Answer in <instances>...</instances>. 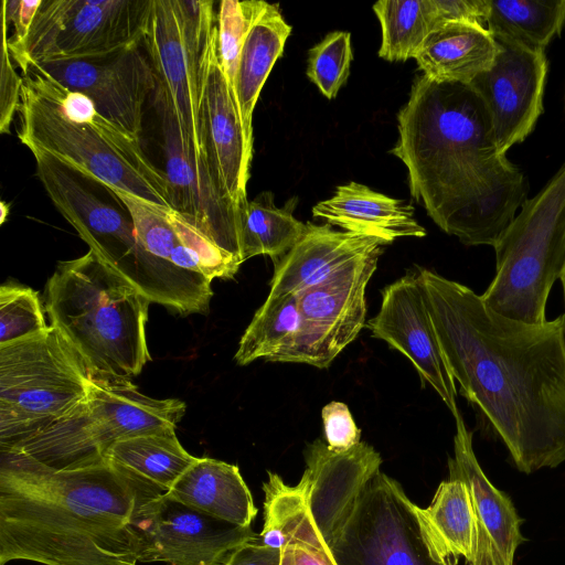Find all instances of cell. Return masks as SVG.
Returning a JSON list of instances; mask_svg holds the SVG:
<instances>
[{"label":"cell","instance_id":"cell-25","mask_svg":"<svg viewBox=\"0 0 565 565\" xmlns=\"http://www.w3.org/2000/svg\"><path fill=\"white\" fill-rule=\"evenodd\" d=\"M166 493L241 527H249L258 512L239 468L213 458H196Z\"/></svg>","mask_w":565,"mask_h":565},{"label":"cell","instance_id":"cell-7","mask_svg":"<svg viewBox=\"0 0 565 565\" xmlns=\"http://www.w3.org/2000/svg\"><path fill=\"white\" fill-rule=\"evenodd\" d=\"M184 402L141 393L131 380L92 379L88 393L68 413L9 449L53 469H74L105 460L119 440L175 429Z\"/></svg>","mask_w":565,"mask_h":565},{"label":"cell","instance_id":"cell-18","mask_svg":"<svg viewBox=\"0 0 565 565\" xmlns=\"http://www.w3.org/2000/svg\"><path fill=\"white\" fill-rule=\"evenodd\" d=\"M497 43L499 51L492 66L468 85L487 111L499 152L507 154L532 134L543 113L548 63L545 51Z\"/></svg>","mask_w":565,"mask_h":565},{"label":"cell","instance_id":"cell-6","mask_svg":"<svg viewBox=\"0 0 565 565\" xmlns=\"http://www.w3.org/2000/svg\"><path fill=\"white\" fill-rule=\"evenodd\" d=\"M36 175L57 211L106 265L151 302L180 313L204 312L213 296L212 280L180 270L148 253L124 210L103 201L81 174L40 151L32 152Z\"/></svg>","mask_w":565,"mask_h":565},{"label":"cell","instance_id":"cell-37","mask_svg":"<svg viewBox=\"0 0 565 565\" xmlns=\"http://www.w3.org/2000/svg\"><path fill=\"white\" fill-rule=\"evenodd\" d=\"M2 18V17H1ZM8 24L2 18V44L0 67V131L10 134V126L20 104L23 78L12 64L8 45Z\"/></svg>","mask_w":565,"mask_h":565},{"label":"cell","instance_id":"cell-35","mask_svg":"<svg viewBox=\"0 0 565 565\" xmlns=\"http://www.w3.org/2000/svg\"><path fill=\"white\" fill-rule=\"evenodd\" d=\"M47 328L35 290L14 284L0 287V345L36 335Z\"/></svg>","mask_w":565,"mask_h":565},{"label":"cell","instance_id":"cell-17","mask_svg":"<svg viewBox=\"0 0 565 565\" xmlns=\"http://www.w3.org/2000/svg\"><path fill=\"white\" fill-rule=\"evenodd\" d=\"M199 121L206 161L225 194L237 205L247 200L253 146L225 75L217 44V21L199 57Z\"/></svg>","mask_w":565,"mask_h":565},{"label":"cell","instance_id":"cell-31","mask_svg":"<svg viewBox=\"0 0 565 565\" xmlns=\"http://www.w3.org/2000/svg\"><path fill=\"white\" fill-rule=\"evenodd\" d=\"M373 11L382 29L379 56L388 62L415 57L426 36L443 25L436 0H383Z\"/></svg>","mask_w":565,"mask_h":565},{"label":"cell","instance_id":"cell-16","mask_svg":"<svg viewBox=\"0 0 565 565\" xmlns=\"http://www.w3.org/2000/svg\"><path fill=\"white\" fill-rule=\"evenodd\" d=\"M140 45L103 56L53 58L28 65L86 95L103 117L140 141L143 106L157 87L153 67Z\"/></svg>","mask_w":565,"mask_h":565},{"label":"cell","instance_id":"cell-22","mask_svg":"<svg viewBox=\"0 0 565 565\" xmlns=\"http://www.w3.org/2000/svg\"><path fill=\"white\" fill-rule=\"evenodd\" d=\"M312 215L347 232L387 244L401 237L426 235V230L414 218L413 205L353 181L338 185L332 198L312 207Z\"/></svg>","mask_w":565,"mask_h":565},{"label":"cell","instance_id":"cell-40","mask_svg":"<svg viewBox=\"0 0 565 565\" xmlns=\"http://www.w3.org/2000/svg\"><path fill=\"white\" fill-rule=\"evenodd\" d=\"M280 548L263 544L259 537L232 551L222 565H280Z\"/></svg>","mask_w":565,"mask_h":565},{"label":"cell","instance_id":"cell-28","mask_svg":"<svg viewBox=\"0 0 565 565\" xmlns=\"http://www.w3.org/2000/svg\"><path fill=\"white\" fill-rule=\"evenodd\" d=\"M296 204L297 198H291L282 207H277L273 193L266 191L239 205L243 263L257 255L270 256L276 263L292 248L306 230V223L292 215Z\"/></svg>","mask_w":565,"mask_h":565},{"label":"cell","instance_id":"cell-12","mask_svg":"<svg viewBox=\"0 0 565 565\" xmlns=\"http://www.w3.org/2000/svg\"><path fill=\"white\" fill-rule=\"evenodd\" d=\"M217 21L204 2L151 0L142 44L157 79L179 122L181 138L205 157L199 121V57L210 28Z\"/></svg>","mask_w":565,"mask_h":565},{"label":"cell","instance_id":"cell-11","mask_svg":"<svg viewBox=\"0 0 565 565\" xmlns=\"http://www.w3.org/2000/svg\"><path fill=\"white\" fill-rule=\"evenodd\" d=\"M151 0H42L22 44L21 70L53 58L103 56L142 44Z\"/></svg>","mask_w":565,"mask_h":565},{"label":"cell","instance_id":"cell-3","mask_svg":"<svg viewBox=\"0 0 565 565\" xmlns=\"http://www.w3.org/2000/svg\"><path fill=\"white\" fill-rule=\"evenodd\" d=\"M159 493L107 459L58 470L0 450V565H138L134 519Z\"/></svg>","mask_w":565,"mask_h":565},{"label":"cell","instance_id":"cell-39","mask_svg":"<svg viewBox=\"0 0 565 565\" xmlns=\"http://www.w3.org/2000/svg\"><path fill=\"white\" fill-rule=\"evenodd\" d=\"M42 3V0H3L1 17L7 21L8 26L12 24L13 33L8 36L10 52L19 47L25 40L33 23L34 17Z\"/></svg>","mask_w":565,"mask_h":565},{"label":"cell","instance_id":"cell-27","mask_svg":"<svg viewBox=\"0 0 565 565\" xmlns=\"http://www.w3.org/2000/svg\"><path fill=\"white\" fill-rule=\"evenodd\" d=\"M291 26L277 4L268 3L253 23L241 51L235 94L248 142L253 146V113L260 90L281 56Z\"/></svg>","mask_w":565,"mask_h":565},{"label":"cell","instance_id":"cell-36","mask_svg":"<svg viewBox=\"0 0 565 565\" xmlns=\"http://www.w3.org/2000/svg\"><path fill=\"white\" fill-rule=\"evenodd\" d=\"M308 53L307 76L324 97L334 98L350 74L351 34L344 31L328 33Z\"/></svg>","mask_w":565,"mask_h":565},{"label":"cell","instance_id":"cell-19","mask_svg":"<svg viewBox=\"0 0 565 565\" xmlns=\"http://www.w3.org/2000/svg\"><path fill=\"white\" fill-rule=\"evenodd\" d=\"M374 338L404 354L422 381L440 396L452 416L460 414L456 382L441 351L417 275L406 274L382 291L379 313L365 324Z\"/></svg>","mask_w":565,"mask_h":565},{"label":"cell","instance_id":"cell-23","mask_svg":"<svg viewBox=\"0 0 565 565\" xmlns=\"http://www.w3.org/2000/svg\"><path fill=\"white\" fill-rule=\"evenodd\" d=\"M454 458L449 478L466 483L475 513L507 565H513L518 546L524 541L521 519L510 498L497 489L482 471L472 448V433L461 414L455 417Z\"/></svg>","mask_w":565,"mask_h":565},{"label":"cell","instance_id":"cell-1","mask_svg":"<svg viewBox=\"0 0 565 565\" xmlns=\"http://www.w3.org/2000/svg\"><path fill=\"white\" fill-rule=\"evenodd\" d=\"M449 371L530 475L565 462V315L544 323L502 316L469 287L417 274Z\"/></svg>","mask_w":565,"mask_h":565},{"label":"cell","instance_id":"cell-20","mask_svg":"<svg viewBox=\"0 0 565 565\" xmlns=\"http://www.w3.org/2000/svg\"><path fill=\"white\" fill-rule=\"evenodd\" d=\"M386 244L375 237L335 231L328 223H306L299 241L275 263L267 297L297 296L356 258L383 249Z\"/></svg>","mask_w":565,"mask_h":565},{"label":"cell","instance_id":"cell-9","mask_svg":"<svg viewBox=\"0 0 565 565\" xmlns=\"http://www.w3.org/2000/svg\"><path fill=\"white\" fill-rule=\"evenodd\" d=\"M492 247L495 274L483 301L519 321H547V299L565 265V162L524 202Z\"/></svg>","mask_w":565,"mask_h":565},{"label":"cell","instance_id":"cell-8","mask_svg":"<svg viewBox=\"0 0 565 565\" xmlns=\"http://www.w3.org/2000/svg\"><path fill=\"white\" fill-rule=\"evenodd\" d=\"M18 114V138L31 152L46 153L104 188L171 209L164 171L152 163L140 141L120 130L66 118L24 81Z\"/></svg>","mask_w":565,"mask_h":565},{"label":"cell","instance_id":"cell-14","mask_svg":"<svg viewBox=\"0 0 565 565\" xmlns=\"http://www.w3.org/2000/svg\"><path fill=\"white\" fill-rule=\"evenodd\" d=\"M152 102L160 119L164 174L171 209L192 220L220 247L243 264L239 247V205L223 191L206 158L184 142L177 117L157 85Z\"/></svg>","mask_w":565,"mask_h":565},{"label":"cell","instance_id":"cell-2","mask_svg":"<svg viewBox=\"0 0 565 565\" xmlns=\"http://www.w3.org/2000/svg\"><path fill=\"white\" fill-rule=\"evenodd\" d=\"M390 151L407 168L413 199L467 246H493L529 199V182L500 153L469 85L415 78Z\"/></svg>","mask_w":565,"mask_h":565},{"label":"cell","instance_id":"cell-26","mask_svg":"<svg viewBox=\"0 0 565 565\" xmlns=\"http://www.w3.org/2000/svg\"><path fill=\"white\" fill-rule=\"evenodd\" d=\"M423 537L439 561L463 557L471 564L477 545V515L465 482L445 480L431 503L415 507Z\"/></svg>","mask_w":565,"mask_h":565},{"label":"cell","instance_id":"cell-33","mask_svg":"<svg viewBox=\"0 0 565 565\" xmlns=\"http://www.w3.org/2000/svg\"><path fill=\"white\" fill-rule=\"evenodd\" d=\"M299 327L297 296L267 297L242 335L235 361L239 365L257 359L268 361L290 343Z\"/></svg>","mask_w":565,"mask_h":565},{"label":"cell","instance_id":"cell-21","mask_svg":"<svg viewBox=\"0 0 565 565\" xmlns=\"http://www.w3.org/2000/svg\"><path fill=\"white\" fill-rule=\"evenodd\" d=\"M263 490L264 526L259 541L280 548V565H334L312 521L305 480L288 486L280 476L268 471Z\"/></svg>","mask_w":565,"mask_h":565},{"label":"cell","instance_id":"cell-13","mask_svg":"<svg viewBox=\"0 0 565 565\" xmlns=\"http://www.w3.org/2000/svg\"><path fill=\"white\" fill-rule=\"evenodd\" d=\"M383 249L356 258L326 280L297 295L300 327L273 362L328 367L365 326L366 286Z\"/></svg>","mask_w":565,"mask_h":565},{"label":"cell","instance_id":"cell-42","mask_svg":"<svg viewBox=\"0 0 565 565\" xmlns=\"http://www.w3.org/2000/svg\"><path fill=\"white\" fill-rule=\"evenodd\" d=\"M9 210H10V206L9 204H7V202L4 201H1L0 203V211H1V216H0V223H4L7 216L9 215Z\"/></svg>","mask_w":565,"mask_h":565},{"label":"cell","instance_id":"cell-4","mask_svg":"<svg viewBox=\"0 0 565 565\" xmlns=\"http://www.w3.org/2000/svg\"><path fill=\"white\" fill-rule=\"evenodd\" d=\"M305 459L309 511L334 565H454L431 554L416 504L372 446L337 452L317 439Z\"/></svg>","mask_w":565,"mask_h":565},{"label":"cell","instance_id":"cell-29","mask_svg":"<svg viewBox=\"0 0 565 565\" xmlns=\"http://www.w3.org/2000/svg\"><path fill=\"white\" fill-rule=\"evenodd\" d=\"M105 459L168 492L196 460L180 444L175 429L129 437L114 444Z\"/></svg>","mask_w":565,"mask_h":565},{"label":"cell","instance_id":"cell-38","mask_svg":"<svg viewBox=\"0 0 565 565\" xmlns=\"http://www.w3.org/2000/svg\"><path fill=\"white\" fill-rule=\"evenodd\" d=\"M321 417L327 445L331 450L343 452L360 443L361 430L344 403H328L321 411Z\"/></svg>","mask_w":565,"mask_h":565},{"label":"cell","instance_id":"cell-34","mask_svg":"<svg viewBox=\"0 0 565 565\" xmlns=\"http://www.w3.org/2000/svg\"><path fill=\"white\" fill-rule=\"evenodd\" d=\"M267 4L259 0H222L218 4V53L236 103L235 84L241 51L253 23Z\"/></svg>","mask_w":565,"mask_h":565},{"label":"cell","instance_id":"cell-43","mask_svg":"<svg viewBox=\"0 0 565 565\" xmlns=\"http://www.w3.org/2000/svg\"><path fill=\"white\" fill-rule=\"evenodd\" d=\"M559 280H561V284H562L563 298H564V303H565V265H564V267H563V270H562V274H561Z\"/></svg>","mask_w":565,"mask_h":565},{"label":"cell","instance_id":"cell-41","mask_svg":"<svg viewBox=\"0 0 565 565\" xmlns=\"http://www.w3.org/2000/svg\"><path fill=\"white\" fill-rule=\"evenodd\" d=\"M471 565H507L477 518V545Z\"/></svg>","mask_w":565,"mask_h":565},{"label":"cell","instance_id":"cell-30","mask_svg":"<svg viewBox=\"0 0 565 565\" xmlns=\"http://www.w3.org/2000/svg\"><path fill=\"white\" fill-rule=\"evenodd\" d=\"M564 24L565 0H488L484 28L497 41L545 51Z\"/></svg>","mask_w":565,"mask_h":565},{"label":"cell","instance_id":"cell-15","mask_svg":"<svg viewBox=\"0 0 565 565\" xmlns=\"http://www.w3.org/2000/svg\"><path fill=\"white\" fill-rule=\"evenodd\" d=\"M132 527L139 542V563L222 565L237 546L259 537L250 526L207 515L166 492L140 505Z\"/></svg>","mask_w":565,"mask_h":565},{"label":"cell","instance_id":"cell-32","mask_svg":"<svg viewBox=\"0 0 565 565\" xmlns=\"http://www.w3.org/2000/svg\"><path fill=\"white\" fill-rule=\"evenodd\" d=\"M105 189L127 211L137 238L148 253L180 270L204 276L199 260L181 244L172 227L168 218V210L170 209L158 206L115 189Z\"/></svg>","mask_w":565,"mask_h":565},{"label":"cell","instance_id":"cell-10","mask_svg":"<svg viewBox=\"0 0 565 565\" xmlns=\"http://www.w3.org/2000/svg\"><path fill=\"white\" fill-rule=\"evenodd\" d=\"M92 375L53 326L0 345V450L39 434L86 397Z\"/></svg>","mask_w":565,"mask_h":565},{"label":"cell","instance_id":"cell-5","mask_svg":"<svg viewBox=\"0 0 565 565\" xmlns=\"http://www.w3.org/2000/svg\"><path fill=\"white\" fill-rule=\"evenodd\" d=\"M150 300L93 252L60 262L45 310L93 379L131 380L151 360L146 339Z\"/></svg>","mask_w":565,"mask_h":565},{"label":"cell","instance_id":"cell-24","mask_svg":"<svg viewBox=\"0 0 565 565\" xmlns=\"http://www.w3.org/2000/svg\"><path fill=\"white\" fill-rule=\"evenodd\" d=\"M498 51L497 41L483 25L451 21L431 31L414 58L433 81L468 85L492 66Z\"/></svg>","mask_w":565,"mask_h":565}]
</instances>
